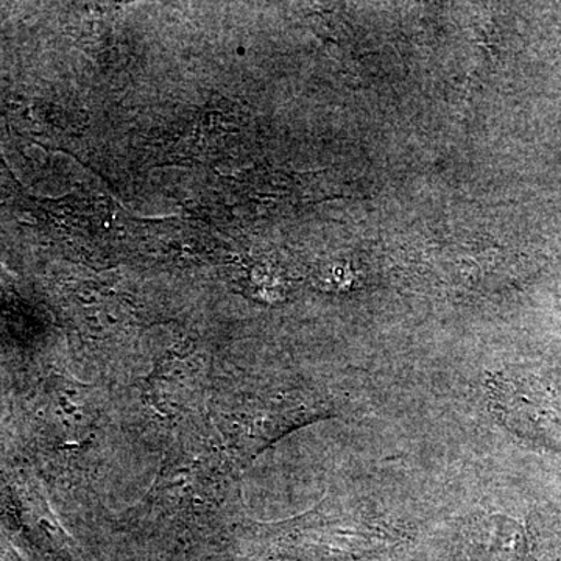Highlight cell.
Instances as JSON below:
<instances>
[{"label":"cell","instance_id":"1","mask_svg":"<svg viewBox=\"0 0 561 561\" xmlns=\"http://www.w3.org/2000/svg\"><path fill=\"white\" fill-rule=\"evenodd\" d=\"M491 411L516 437L561 453V381L534 371H504L486 382Z\"/></svg>","mask_w":561,"mask_h":561}]
</instances>
